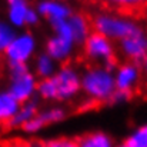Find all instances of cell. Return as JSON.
Here are the masks:
<instances>
[{"label":"cell","instance_id":"cell-26","mask_svg":"<svg viewBox=\"0 0 147 147\" xmlns=\"http://www.w3.org/2000/svg\"><path fill=\"white\" fill-rule=\"evenodd\" d=\"M114 147H127V146H126L124 143H120V144H116V146H114Z\"/></svg>","mask_w":147,"mask_h":147},{"label":"cell","instance_id":"cell-25","mask_svg":"<svg viewBox=\"0 0 147 147\" xmlns=\"http://www.w3.org/2000/svg\"><path fill=\"white\" fill-rule=\"evenodd\" d=\"M140 67H142V73H143V76H146L147 77V56L144 57V60L140 63Z\"/></svg>","mask_w":147,"mask_h":147},{"label":"cell","instance_id":"cell-12","mask_svg":"<svg viewBox=\"0 0 147 147\" xmlns=\"http://www.w3.org/2000/svg\"><path fill=\"white\" fill-rule=\"evenodd\" d=\"M7 6V22L14 29H23L26 27V19L29 11L32 10V6L29 0H4Z\"/></svg>","mask_w":147,"mask_h":147},{"label":"cell","instance_id":"cell-24","mask_svg":"<svg viewBox=\"0 0 147 147\" xmlns=\"http://www.w3.org/2000/svg\"><path fill=\"white\" fill-rule=\"evenodd\" d=\"M9 147H42V143H37V142H14Z\"/></svg>","mask_w":147,"mask_h":147},{"label":"cell","instance_id":"cell-7","mask_svg":"<svg viewBox=\"0 0 147 147\" xmlns=\"http://www.w3.org/2000/svg\"><path fill=\"white\" fill-rule=\"evenodd\" d=\"M37 39L32 32H17L4 51L9 64H27L37 56Z\"/></svg>","mask_w":147,"mask_h":147},{"label":"cell","instance_id":"cell-8","mask_svg":"<svg viewBox=\"0 0 147 147\" xmlns=\"http://www.w3.org/2000/svg\"><path fill=\"white\" fill-rule=\"evenodd\" d=\"M66 117H67V111H66L64 107L49 106V107L40 110L27 124L23 126L22 130H23V133H26L29 136H34V134H39L40 131H43L45 129H47L50 126L61 123Z\"/></svg>","mask_w":147,"mask_h":147},{"label":"cell","instance_id":"cell-10","mask_svg":"<svg viewBox=\"0 0 147 147\" xmlns=\"http://www.w3.org/2000/svg\"><path fill=\"white\" fill-rule=\"evenodd\" d=\"M142 77H143V73L139 63L124 61L121 64H117L114 70L116 90L133 94V92L139 87Z\"/></svg>","mask_w":147,"mask_h":147},{"label":"cell","instance_id":"cell-13","mask_svg":"<svg viewBox=\"0 0 147 147\" xmlns=\"http://www.w3.org/2000/svg\"><path fill=\"white\" fill-rule=\"evenodd\" d=\"M67 23L70 26L73 39H74L77 46H82L86 42V39L90 36V33L93 32L92 22L82 13H74L73 11V14L67 19Z\"/></svg>","mask_w":147,"mask_h":147},{"label":"cell","instance_id":"cell-14","mask_svg":"<svg viewBox=\"0 0 147 147\" xmlns=\"http://www.w3.org/2000/svg\"><path fill=\"white\" fill-rule=\"evenodd\" d=\"M39 111H40V106L36 98L22 103L19 106V110L16 111V114L7 121V127L9 129H23V126L27 124Z\"/></svg>","mask_w":147,"mask_h":147},{"label":"cell","instance_id":"cell-4","mask_svg":"<svg viewBox=\"0 0 147 147\" xmlns=\"http://www.w3.org/2000/svg\"><path fill=\"white\" fill-rule=\"evenodd\" d=\"M39 79L27 64H9V86L7 92L16 101L26 103L37 96Z\"/></svg>","mask_w":147,"mask_h":147},{"label":"cell","instance_id":"cell-6","mask_svg":"<svg viewBox=\"0 0 147 147\" xmlns=\"http://www.w3.org/2000/svg\"><path fill=\"white\" fill-rule=\"evenodd\" d=\"M84 57L93 63V66L117 67L116 64V46L107 37L92 32L86 42L82 45Z\"/></svg>","mask_w":147,"mask_h":147},{"label":"cell","instance_id":"cell-11","mask_svg":"<svg viewBox=\"0 0 147 147\" xmlns=\"http://www.w3.org/2000/svg\"><path fill=\"white\" fill-rule=\"evenodd\" d=\"M36 10L42 19L49 22L50 26L67 20L73 14V9L64 0H40L36 6Z\"/></svg>","mask_w":147,"mask_h":147},{"label":"cell","instance_id":"cell-22","mask_svg":"<svg viewBox=\"0 0 147 147\" xmlns=\"http://www.w3.org/2000/svg\"><path fill=\"white\" fill-rule=\"evenodd\" d=\"M131 98L130 93H124V92H120V90H116L113 93V96L109 100V104H113V106H117V104H123L126 101H129Z\"/></svg>","mask_w":147,"mask_h":147},{"label":"cell","instance_id":"cell-1","mask_svg":"<svg viewBox=\"0 0 147 147\" xmlns=\"http://www.w3.org/2000/svg\"><path fill=\"white\" fill-rule=\"evenodd\" d=\"M82 73L70 66L61 64L57 71L45 80H39L37 97L43 101L67 103L71 101L82 93Z\"/></svg>","mask_w":147,"mask_h":147},{"label":"cell","instance_id":"cell-17","mask_svg":"<svg viewBox=\"0 0 147 147\" xmlns=\"http://www.w3.org/2000/svg\"><path fill=\"white\" fill-rule=\"evenodd\" d=\"M20 103L10 96L7 90H0V124H7V121L16 114Z\"/></svg>","mask_w":147,"mask_h":147},{"label":"cell","instance_id":"cell-21","mask_svg":"<svg viewBox=\"0 0 147 147\" xmlns=\"http://www.w3.org/2000/svg\"><path fill=\"white\" fill-rule=\"evenodd\" d=\"M104 1L109 3L110 6L120 7V9H134L147 3V0H104Z\"/></svg>","mask_w":147,"mask_h":147},{"label":"cell","instance_id":"cell-9","mask_svg":"<svg viewBox=\"0 0 147 147\" xmlns=\"http://www.w3.org/2000/svg\"><path fill=\"white\" fill-rule=\"evenodd\" d=\"M119 53L126 61L140 64L147 56V33L144 29H140L119 42Z\"/></svg>","mask_w":147,"mask_h":147},{"label":"cell","instance_id":"cell-20","mask_svg":"<svg viewBox=\"0 0 147 147\" xmlns=\"http://www.w3.org/2000/svg\"><path fill=\"white\" fill-rule=\"evenodd\" d=\"M42 147H77V140L67 139V137H57L43 142Z\"/></svg>","mask_w":147,"mask_h":147},{"label":"cell","instance_id":"cell-23","mask_svg":"<svg viewBox=\"0 0 147 147\" xmlns=\"http://www.w3.org/2000/svg\"><path fill=\"white\" fill-rule=\"evenodd\" d=\"M40 14L37 13V10H36V7H32V10L29 11V14H27V19H26V27H34V26H37L39 24V22H40Z\"/></svg>","mask_w":147,"mask_h":147},{"label":"cell","instance_id":"cell-16","mask_svg":"<svg viewBox=\"0 0 147 147\" xmlns=\"http://www.w3.org/2000/svg\"><path fill=\"white\" fill-rule=\"evenodd\" d=\"M113 139L106 131H92L77 139V147H114Z\"/></svg>","mask_w":147,"mask_h":147},{"label":"cell","instance_id":"cell-15","mask_svg":"<svg viewBox=\"0 0 147 147\" xmlns=\"http://www.w3.org/2000/svg\"><path fill=\"white\" fill-rule=\"evenodd\" d=\"M59 69V63L53 60L46 51L37 53V56L33 60V69L32 71L39 80H45L51 77Z\"/></svg>","mask_w":147,"mask_h":147},{"label":"cell","instance_id":"cell-5","mask_svg":"<svg viewBox=\"0 0 147 147\" xmlns=\"http://www.w3.org/2000/svg\"><path fill=\"white\" fill-rule=\"evenodd\" d=\"M50 27L53 30V34L46 40L45 51L59 64H64L73 57L77 47L73 39L70 26L67 20H63V22L51 24Z\"/></svg>","mask_w":147,"mask_h":147},{"label":"cell","instance_id":"cell-3","mask_svg":"<svg viewBox=\"0 0 147 147\" xmlns=\"http://www.w3.org/2000/svg\"><path fill=\"white\" fill-rule=\"evenodd\" d=\"M93 32L107 37L113 43H119L137 30L143 29L142 24L130 16L114 13V11H100L94 14L92 20Z\"/></svg>","mask_w":147,"mask_h":147},{"label":"cell","instance_id":"cell-18","mask_svg":"<svg viewBox=\"0 0 147 147\" xmlns=\"http://www.w3.org/2000/svg\"><path fill=\"white\" fill-rule=\"evenodd\" d=\"M127 147H147V123L136 127L124 140Z\"/></svg>","mask_w":147,"mask_h":147},{"label":"cell","instance_id":"cell-19","mask_svg":"<svg viewBox=\"0 0 147 147\" xmlns=\"http://www.w3.org/2000/svg\"><path fill=\"white\" fill-rule=\"evenodd\" d=\"M16 34H17L16 29L7 20L0 19V54L1 53L4 54L6 49L9 47V45L11 43Z\"/></svg>","mask_w":147,"mask_h":147},{"label":"cell","instance_id":"cell-2","mask_svg":"<svg viewBox=\"0 0 147 147\" xmlns=\"http://www.w3.org/2000/svg\"><path fill=\"white\" fill-rule=\"evenodd\" d=\"M114 70L116 67L92 66L82 73V93L86 96V101L90 104L109 103L116 92Z\"/></svg>","mask_w":147,"mask_h":147}]
</instances>
